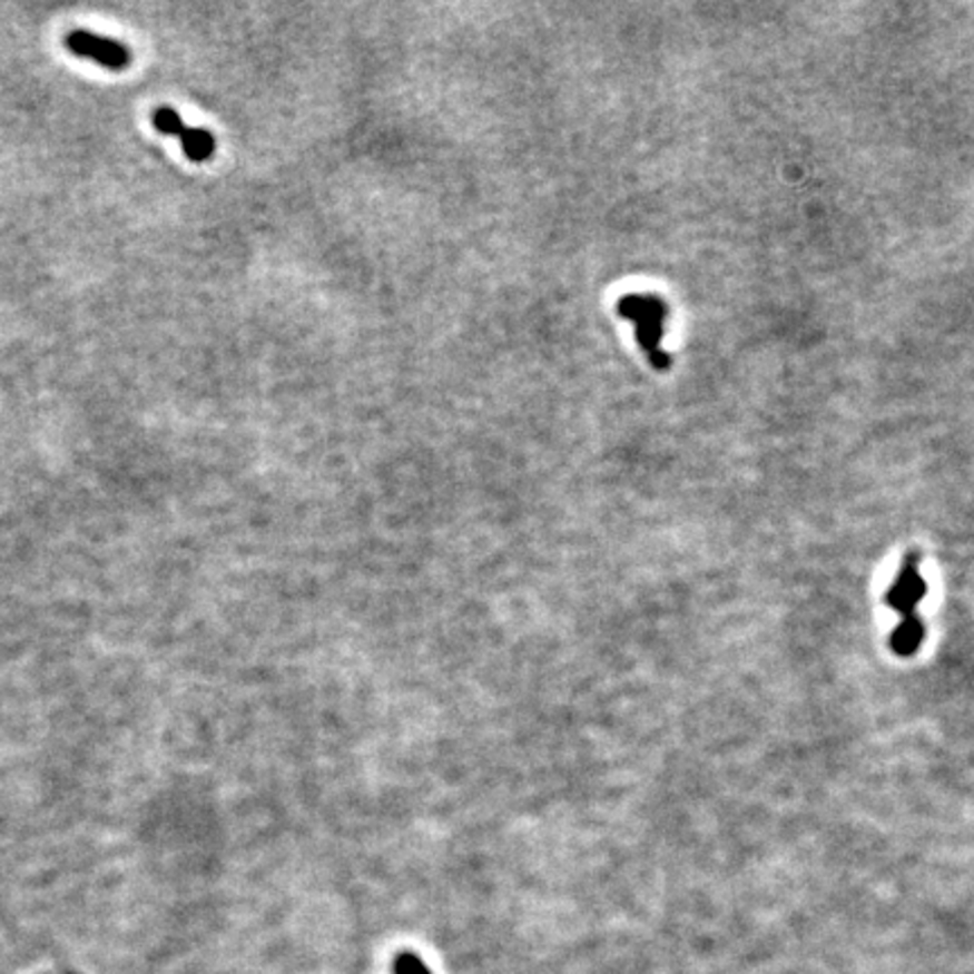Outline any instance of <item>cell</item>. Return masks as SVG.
I'll return each mask as SVG.
<instances>
[{"instance_id": "6da1fadb", "label": "cell", "mask_w": 974, "mask_h": 974, "mask_svg": "<svg viewBox=\"0 0 974 974\" xmlns=\"http://www.w3.org/2000/svg\"><path fill=\"white\" fill-rule=\"evenodd\" d=\"M616 312L634 325L637 343L643 350L648 364L659 373L670 371L672 354L666 352L661 345L666 334V318L670 316L668 303L655 294H628L618 301Z\"/></svg>"}, {"instance_id": "7a4b0ae2", "label": "cell", "mask_w": 974, "mask_h": 974, "mask_svg": "<svg viewBox=\"0 0 974 974\" xmlns=\"http://www.w3.org/2000/svg\"><path fill=\"white\" fill-rule=\"evenodd\" d=\"M154 127L158 134L163 136H176L181 140V147L186 151V156L193 163H204L213 156L215 151V138L210 131L206 129H190L181 116L176 114L169 107H160L154 114Z\"/></svg>"}, {"instance_id": "3957f363", "label": "cell", "mask_w": 974, "mask_h": 974, "mask_svg": "<svg viewBox=\"0 0 974 974\" xmlns=\"http://www.w3.org/2000/svg\"><path fill=\"white\" fill-rule=\"evenodd\" d=\"M66 48L83 59H94L100 66H107L111 70H122L131 63V52L122 43L114 39H105L100 35L86 32V30H72L66 35Z\"/></svg>"}, {"instance_id": "277c9868", "label": "cell", "mask_w": 974, "mask_h": 974, "mask_svg": "<svg viewBox=\"0 0 974 974\" xmlns=\"http://www.w3.org/2000/svg\"><path fill=\"white\" fill-rule=\"evenodd\" d=\"M912 562L905 564L896 578V582L892 584L889 593H887V602L889 607H894L903 618L905 616H914L918 604L923 602L925 593H927V584L925 578L916 564V558H909Z\"/></svg>"}, {"instance_id": "5b68a950", "label": "cell", "mask_w": 974, "mask_h": 974, "mask_svg": "<svg viewBox=\"0 0 974 974\" xmlns=\"http://www.w3.org/2000/svg\"><path fill=\"white\" fill-rule=\"evenodd\" d=\"M923 639H925V626H923L921 618L916 613L914 616H905L903 621L896 626L894 634H892V648L898 655L909 657V655H914L921 648Z\"/></svg>"}, {"instance_id": "8992f818", "label": "cell", "mask_w": 974, "mask_h": 974, "mask_svg": "<svg viewBox=\"0 0 974 974\" xmlns=\"http://www.w3.org/2000/svg\"><path fill=\"white\" fill-rule=\"evenodd\" d=\"M393 974H431L424 961L413 952H402L393 961Z\"/></svg>"}]
</instances>
